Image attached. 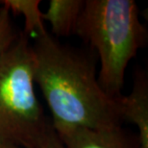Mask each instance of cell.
<instances>
[{"label":"cell","instance_id":"cell-9","mask_svg":"<svg viewBox=\"0 0 148 148\" xmlns=\"http://www.w3.org/2000/svg\"><path fill=\"white\" fill-rule=\"evenodd\" d=\"M35 148H64L63 143H61L60 138H58L54 128L50 129L47 135L44 137L40 143Z\"/></svg>","mask_w":148,"mask_h":148},{"label":"cell","instance_id":"cell-1","mask_svg":"<svg viewBox=\"0 0 148 148\" xmlns=\"http://www.w3.org/2000/svg\"><path fill=\"white\" fill-rule=\"evenodd\" d=\"M34 83L52 114L53 126L110 129L121 126L118 99L103 90L90 56L49 33L31 43Z\"/></svg>","mask_w":148,"mask_h":148},{"label":"cell","instance_id":"cell-11","mask_svg":"<svg viewBox=\"0 0 148 148\" xmlns=\"http://www.w3.org/2000/svg\"><path fill=\"white\" fill-rule=\"evenodd\" d=\"M0 5H1V1H0Z\"/></svg>","mask_w":148,"mask_h":148},{"label":"cell","instance_id":"cell-4","mask_svg":"<svg viewBox=\"0 0 148 148\" xmlns=\"http://www.w3.org/2000/svg\"><path fill=\"white\" fill-rule=\"evenodd\" d=\"M64 148H140L138 135L122 127L90 129L82 126H53Z\"/></svg>","mask_w":148,"mask_h":148},{"label":"cell","instance_id":"cell-7","mask_svg":"<svg viewBox=\"0 0 148 148\" xmlns=\"http://www.w3.org/2000/svg\"><path fill=\"white\" fill-rule=\"evenodd\" d=\"M2 5L9 12L16 14H21L24 18V33L30 37L33 35L35 38L48 33L44 26L40 5V0H4Z\"/></svg>","mask_w":148,"mask_h":148},{"label":"cell","instance_id":"cell-2","mask_svg":"<svg viewBox=\"0 0 148 148\" xmlns=\"http://www.w3.org/2000/svg\"><path fill=\"white\" fill-rule=\"evenodd\" d=\"M74 34L97 53L103 90L120 98L126 69L145 45L146 29L133 0H85Z\"/></svg>","mask_w":148,"mask_h":148},{"label":"cell","instance_id":"cell-8","mask_svg":"<svg viewBox=\"0 0 148 148\" xmlns=\"http://www.w3.org/2000/svg\"><path fill=\"white\" fill-rule=\"evenodd\" d=\"M11 21L10 12L4 6H0V57L13 46L18 38Z\"/></svg>","mask_w":148,"mask_h":148},{"label":"cell","instance_id":"cell-5","mask_svg":"<svg viewBox=\"0 0 148 148\" xmlns=\"http://www.w3.org/2000/svg\"><path fill=\"white\" fill-rule=\"evenodd\" d=\"M118 104L121 121L137 127L140 148H148V80L145 72L135 73L131 92L118 98Z\"/></svg>","mask_w":148,"mask_h":148},{"label":"cell","instance_id":"cell-3","mask_svg":"<svg viewBox=\"0 0 148 148\" xmlns=\"http://www.w3.org/2000/svg\"><path fill=\"white\" fill-rule=\"evenodd\" d=\"M52 127L35 91L31 41L22 32L0 57V144L35 148Z\"/></svg>","mask_w":148,"mask_h":148},{"label":"cell","instance_id":"cell-10","mask_svg":"<svg viewBox=\"0 0 148 148\" xmlns=\"http://www.w3.org/2000/svg\"><path fill=\"white\" fill-rule=\"evenodd\" d=\"M0 148H19L14 145H10V144H0Z\"/></svg>","mask_w":148,"mask_h":148},{"label":"cell","instance_id":"cell-6","mask_svg":"<svg viewBox=\"0 0 148 148\" xmlns=\"http://www.w3.org/2000/svg\"><path fill=\"white\" fill-rule=\"evenodd\" d=\"M85 0H50L43 21L49 23L55 37H69L74 34Z\"/></svg>","mask_w":148,"mask_h":148}]
</instances>
